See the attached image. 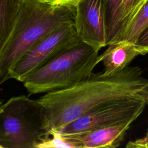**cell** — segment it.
<instances>
[{"label": "cell", "instance_id": "8992f818", "mask_svg": "<svg viewBox=\"0 0 148 148\" xmlns=\"http://www.w3.org/2000/svg\"><path fill=\"white\" fill-rule=\"evenodd\" d=\"M147 105L145 102L138 99L109 102L85 113L56 131L72 136L128 121H134Z\"/></svg>", "mask_w": 148, "mask_h": 148}, {"label": "cell", "instance_id": "7c38bea8", "mask_svg": "<svg viewBox=\"0 0 148 148\" xmlns=\"http://www.w3.org/2000/svg\"><path fill=\"white\" fill-rule=\"evenodd\" d=\"M148 27V0L146 1L126 28L121 40L136 43Z\"/></svg>", "mask_w": 148, "mask_h": 148}, {"label": "cell", "instance_id": "30bf717a", "mask_svg": "<svg viewBox=\"0 0 148 148\" xmlns=\"http://www.w3.org/2000/svg\"><path fill=\"white\" fill-rule=\"evenodd\" d=\"M22 0H0V47L9 37L15 24Z\"/></svg>", "mask_w": 148, "mask_h": 148}, {"label": "cell", "instance_id": "52a82bcc", "mask_svg": "<svg viewBox=\"0 0 148 148\" xmlns=\"http://www.w3.org/2000/svg\"><path fill=\"white\" fill-rule=\"evenodd\" d=\"M75 25L82 41L100 50L108 46V29L103 0H78Z\"/></svg>", "mask_w": 148, "mask_h": 148}, {"label": "cell", "instance_id": "8fae6325", "mask_svg": "<svg viewBox=\"0 0 148 148\" xmlns=\"http://www.w3.org/2000/svg\"><path fill=\"white\" fill-rule=\"evenodd\" d=\"M147 0H120L116 34L112 44L122 40L123 34L136 14Z\"/></svg>", "mask_w": 148, "mask_h": 148}, {"label": "cell", "instance_id": "9a60e30c", "mask_svg": "<svg viewBox=\"0 0 148 148\" xmlns=\"http://www.w3.org/2000/svg\"><path fill=\"white\" fill-rule=\"evenodd\" d=\"M125 147L127 148H148V130L144 137L129 141Z\"/></svg>", "mask_w": 148, "mask_h": 148}, {"label": "cell", "instance_id": "ba28073f", "mask_svg": "<svg viewBox=\"0 0 148 148\" xmlns=\"http://www.w3.org/2000/svg\"><path fill=\"white\" fill-rule=\"evenodd\" d=\"M145 54L144 50L135 43L121 40L109 45L101 54L104 67L103 72L106 74L118 73L128 66L137 56Z\"/></svg>", "mask_w": 148, "mask_h": 148}, {"label": "cell", "instance_id": "4fadbf2b", "mask_svg": "<svg viewBox=\"0 0 148 148\" xmlns=\"http://www.w3.org/2000/svg\"><path fill=\"white\" fill-rule=\"evenodd\" d=\"M50 136L39 144L36 148H82V145L74 136L65 135L52 131Z\"/></svg>", "mask_w": 148, "mask_h": 148}, {"label": "cell", "instance_id": "6da1fadb", "mask_svg": "<svg viewBox=\"0 0 148 148\" xmlns=\"http://www.w3.org/2000/svg\"><path fill=\"white\" fill-rule=\"evenodd\" d=\"M127 99L148 105V79L138 66H128L114 74L92 73L71 87L46 93L37 100L44 108V128L50 134L97 107Z\"/></svg>", "mask_w": 148, "mask_h": 148}, {"label": "cell", "instance_id": "ac0fdd59", "mask_svg": "<svg viewBox=\"0 0 148 148\" xmlns=\"http://www.w3.org/2000/svg\"><path fill=\"white\" fill-rule=\"evenodd\" d=\"M46 1H49V2H54L56 0H44Z\"/></svg>", "mask_w": 148, "mask_h": 148}, {"label": "cell", "instance_id": "3957f363", "mask_svg": "<svg viewBox=\"0 0 148 148\" xmlns=\"http://www.w3.org/2000/svg\"><path fill=\"white\" fill-rule=\"evenodd\" d=\"M99 51L81 40L29 75L23 85L31 94L71 87L92 74L101 62Z\"/></svg>", "mask_w": 148, "mask_h": 148}, {"label": "cell", "instance_id": "5bb4252c", "mask_svg": "<svg viewBox=\"0 0 148 148\" xmlns=\"http://www.w3.org/2000/svg\"><path fill=\"white\" fill-rule=\"evenodd\" d=\"M103 1L108 29V46L113 43L114 38L118 21L120 0H103Z\"/></svg>", "mask_w": 148, "mask_h": 148}, {"label": "cell", "instance_id": "5b68a950", "mask_svg": "<svg viewBox=\"0 0 148 148\" xmlns=\"http://www.w3.org/2000/svg\"><path fill=\"white\" fill-rule=\"evenodd\" d=\"M81 41L75 23L51 31L30 47L11 68L7 76L23 82L31 73Z\"/></svg>", "mask_w": 148, "mask_h": 148}, {"label": "cell", "instance_id": "e0dca14e", "mask_svg": "<svg viewBox=\"0 0 148 148\" xmlns=\"http://www.w3.org/2000/svg\"><path fill=\"white\" fill-rule=\"evenodd\" d=\"M77 1L78 0H56L54 3L62 5H70L75 6Z\"/></svg>", "mask_w": 148, "mask_h": 148}, {"label": "cell", "instance_id": "277c9868", "mask_svg": "<svg viewBox=\"0 0 148 148\" xmlns=\"http://www.w3.org/2000/svg\"><path fill=\"white\" fill-rule=\"evenodd\" d=\"M43 106L21 95L9 98L0 108V147L36 148L50 136L44 128Z\"/></svg>", "mask_w": 148, "mask_h": 148}, {"label": "cell", "instance_id": "9c48e42d", "mask_svg": "<svg viewBox=\"0 0 148 148\" xmlns=\"http://www.w3.org/2000/svg\"><path fill=\"white\" fill-rule=\"evenodd\" d=\"M133 122L128 121L72 136L80 142L82 148H116L121 145L126 132Z\"/></svg>", "mask_w": 148, "mask_h": 148}, {"label": "cell", "instance_id": "2e32d148", "mask_svg": "<svg viewBox=\"0 0 148 148\" xmlns=\"http://www.w3.org/2000/svg\"><path fill=\"white\" fill-rule=\"evenodd\" d=\"M136 45L148 53V27L143 31L136 42Z\"/></svg>", "mask_w": 148, "mask_h": 148}, {"label": "cell", "instance_id": "7a4b0ae2", "mask_svg": "<svg viewBox=\"0 0 148 148\" xmlns=\"http://www.w3.org/2000/svg\"><path fill=\"white\" fill-rule=\"evenodd\" d=\"M75 7L44 0H22L8 40L0 47V83L15 63L34 44L66 24L75 23Z\"/></svg>", "mask_w": 148, "mask_h": 148}]
</instances>
